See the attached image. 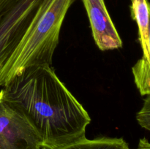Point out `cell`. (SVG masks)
<instances>
[{"label": "cell", "mask_w": 150, "mask_h": 149, "mask_svg": "<svg viewBox=\"0 0 150 149\" xmlns=\"http://www.w3.org/2000/svg\"><path fill=\"white\" fill-rule=\"evenodd\" d=\"M76 1L48 0L42 5L0 71L1 87L26 67L52 64L62 25L69 8Z\"/></svg>", "instance_id": "7a4b0ae2"}, {"label": "cell", "mask_w": 150, "mask_h": 149, "mask_svg": "<svg viewBox=\"0 0 150 149\" xmlns=\"http://www.w3.org/2000/svg\"><path fill=\"white\" fill-rule=\"evenodd\" d=\"M127 147H129L128 144L122 138L103 137L92 140L86 137L57 149H126Z\"/></svg>", "instance_id": "52a82bcc"}, {"label": "cell", "mask_w": 150, "mask_h": 149, "mask_svg": "<svg viewBox=\"0 0 150 149\" xmlns=\"http://www.w3.org/2000/svg\"><path fill=\"white\" fill-rule=\"evenodd\" d=\"M0 149H44L42 140L32 124L1 100Z\"/></svg>", "instance_id": "277c9868"}, {"label": "cell", "mask_w": 150, "mask_h": 149, "mask_svg": "<svg viewBox=\"0 0 150 149\" xmlns=\"http://www.w3.org/2000/svg\"><path fill=\"white\" fill-rule=\"evenodd\" d=\"M0 100L32 124L44 149H57L86 138L90 116L51 65L25 68L1 87Z\"/></svg>", "instance_id": "6da1fadb"}, {"label": "cell", "mask_w": 150, "mask_h": 149, "mask_svg": "<svg viewBox=\"0 0 150 149\" xmlns=\"http://www.w3.org/2000/svg\"><path fill=\"white\" fill-rule=\"evenodd\" d=\"M89 19L95 42L103 51L118 49L122 41L111 18L105 0H82Z\"/></svg>", "instance_id": "5b68a950"}, {"label": "cell", "mask_w": 150, "mask_h": 149, "mask_svg": "<svg viewBox=\"0 0 150 149\" xmlns=\"http://www.w3.org/2000/svg\"><path fill=\"white\" fill-rule=\"evenodd\" d=\"M149 5V46L150 53V3ZM134 81L142 96L150 94V61L146 62L141 58L132 68Z\"/></svg>", "instance_id": "ba28073f"}, {"label": "cell", "mask_w": 150, "mask_h": 149, "mask_svg": "<svg viewBox=\"0 0 150 149\" xmlns=\"http://www.w3.org/2000/svg\"><path fill=\"white\" fill-rule=\"evenodd\" d=\"M126 149H130V148H129V147H127V148H126Z\"/></svg>", "instance_id": "8fae6325"}, {"label": "cell", "mask_w": 150, "mask_h": 149, "mask_svg": "<svg viewBox=\"0 0 150 149\" xmlns=\"http://www.w3.org/2000/svg\"><path fill=\"white\" fill-rule=\"evenodd\" d=\"M136 149H150V142L148 141L146 138L141 139Z\"/></svg>", "instance_id": "30bf717a"}, {"label": "cell", "mask_w": 150, "mask_h": 149, "mask_svg": "<svg viewBox=\"0 0 150 149\" xmlns=\"http://www.w3.org/2000/svg\"><path fill=\"white\" fill-rule=\"evenodd\" d=\"M147 0H131L130 13L132 18L136 20L139 27V41L142 45V59L146 62L150 61L149 46V11Z\"/></svg>", "instance_id": "8992f818"}, {"label": "cell", "mask_w": 150, "mask_h": 149, "mask_svg": "<svg viewBox=\"0 0 150 149\" xmlns=\"http://www.w3.org/2000/svg\"><path fill=\"white\" fill-rule=\"evenodd\" d=\"M146 96L142 109L136 114V120L142 128L150 131V94Z\"/></svg>", "instance_id": "9c48e42d"}, {"label": "cell", "mask_w": 150, "mask_h": 149, "mask_svg": "<svg viewBox=\"0 0 150 149\" xmlns=\"http://www.w3.org/2000/svg\"><path fill=\"white\" fill-rule=\"evenodd\" d=\"M48 0H0V71Z\"/></svg>", "instance_id": "3957f363"}]
</instances>
